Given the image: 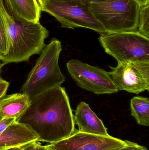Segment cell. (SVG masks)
I'll return each instance as SVG.
<instances>
[{"mask_svg": "<svg viewBox=\"0 0 149 150\" xmlns=\"http://www.w3.org/2000/svg\"><path fill=\"white\" fill-rule=\"evenodd\" d=\"M39 137V142L54 143L70 137L75 122L65 89L52 88L31 100L25 112L17 120Z\"/></svg>", "mask_w": 149, "mask_h": 150, "instance_id": "obj_1", "label": "cell"}, {"mask_svg": "<svg viewBox=\"0 0 149 150\" xmlns=\"http://www.w3.org/2000/svg\"><path fill=\"white\" fill-rule=\"evenodd\" d=\"M0 14L6 29L8 49L1 62L4 64L29 61L34 54H40L45 46L49 32L39 22L33 23L16 19L0 0Z\"/></svg>", "mask_w": 149, "mask_h": 150, "instance_id": "obj_2", "label": "cell"}, {"mask_svg": "<svg viewBox=\"0 0 149 150\" xmlns=\"http://www.w3.org/2000/svg\"><path fill=\"white\" fill-rule=\"evenodd\" d=\"M62 50L61 42L55 38L45 45L22 86L21 93L31 100L48 90L61 86L65 81L59 65Z\"/></svg>", "mask_w": 149, "mask_h": 150, "instance_id": "obj_3", "label": "cell"}, {"mask_svg": "<svg viewBox=\"0 0 149 150\" xmlns=\"http://www.w3.org/2000/svg\"><path fill=\"white\" fill-rule=\"evenodd\" d=\"M89 4L106 33L138 31L140 5L136 0H104Z\"/></svg>", "mask_w": 149, "mask_h": 150, "instance_id": "obj_4", "label": "cell"}, {"mask_svg": "<svg viewBox=\"0 0 149 150\" xmlns=\"http://www.w3.org/2000/svg\"><path fill=\"white\" fill-rule=\"evenodd\" d=\"M89 4L85 0H45L39 5L41 11L53 16L63 28L82 27L100 34L106 33L92 13Z\"/></svg>", "mask_w": 149, "mask_h": 150, "instance_id": "obj_5", "label": "cell"}, {"mask_svg": "<svg viewBox=\"0 0 149 150\" xmlns=\"http://www.w3.org/2000/svg\"><path fill=\"white\" fill-rule=\"evenodd\" d=\"M98 39L105 52L118 63L149 60V39L138 31L103 33Z\"/></svg>", "mask_w": 149, "mask_h": 150, "instance_id": "obj_6", "label": "cell"}, {"mask_svg": "<svg viewBox=\"0 0 149 150\" xmlns=\"http://www.w3.org/2000/svg\"><path fill=\"white\" fill-rule=\"evenodd\" d=\"M67 70L81 89L97 95L111 94L119 91L108 72L78 60H70L66 63Z\"/></svg>", "mask_w": 149, "mask_h": 150, "instance_id": "obj_7", "label": "cell"}, {"mask_svg": "<svg viewBox=\"0 0 149 150\" xmlns=\"http://www.w3.org/2000/svg\"><path fill=\"white\" fill-rule=\"evenodd\" d=\"M108 72L119 91L138 94L149 91V60L118 63Z\"/></svg>", "mask_w": 149, "mask_h": 150, "instance_id": "obj_8", "label": "cell"}, {"mask_svg": "<svg viewBox=\"0 0 149 150\" xmlns=\"http://www.w3.org/2000/svg\"><path fill=\"white\" fill-rule=\"evenodd\" d=\"M126 144V141L110 135H96L76 129L69 137L46 146L54 150H119Z\"/></svg>", "mask_w": 149, "mask_h": 150, "instance_id": "obj_9", "label": "cell"}, {"mask_svg": "<svg viewBox=\"0 0 149 150\" xmlns=\"http://www.w3.org/2000/svg\"><path fill=\"white\" fill-rule=\"evenodd\" d=\"M38 142L39 137L30 128L17 122L10 124L0 133V150L22 147Z\"/></svg>", "mask_w": 149, "mask_h": 150, "instance_id": "obj_10", "label": "cell"}, {"mask_svg": "<svg viewBox=\"0 0 149 150\" xmlns=\"http://www.w3.org/2000/svg\"><path fill=\"white\" fill-rule=\"evenodd\" d=\"M73 116L75 124L78 126L80 132L96 135H109L102 120L87 103L80 102L77 106Z\"/></svg>", "mask_w": 149, "mask_h": 150, "instance_id": "obj_11", "label": "cell"}, {"mask_svg": "<svg viewBox=\"0 0 149 150\" xmlns=\"http://www.w3.org/2000/svg\"><path fill=\"white\" fill-rule=\"evenodd\" d=\"M8 11L17 20L39 22L41 8L37 0H4Z\"/></svg>", "mask_w": 149, "mask_h": 150, "instance_id": "obj_12", "label": "cell"}, {"mask_svg": "<svg viewBox=\"0 0 149 150\" xmlns=\"http://www.w3.org/2000/svg\"><path fill=\"white\" fill-rule=\"evenodd\" d=\"M29 97L22 93L4 95L0 99V113L3 118L17 120L25 112L30 104Z\"/></svg>", "mask_w": 149, "mask_h": 150, "instance_id": "obj_13", "label": "cell"}, {"mask_svg": "<svg viewBox=\"0 0 149 150\" xmlns=\"http://www.w3.org/2000/svg\"><path fill=\"white\" fill-rule=\"evenodd\" d=\"M131 115L138 125L149 126V99L142 96L134 97L130 100Z\"/></svg>", "mask_w": 149, "mask_h": 150, "instance_id": "obj_14", "label": "cell"}, {"mask_svg": "<svg viewBox=\"0 0 149 150\" xmlns=\"http://www.w3.org/2000/svg\"><path fill=\"white\" fill-rule=\"evenodd\" d=\"M138 31L142 35L149 39V4L140 6Z\"/></svg>", "mask_w": 149, "mask_h": 150, "instance_id": "obj_15", "label": "cell"}, {"mask_svg": "<svg viewBox=\"0 0 149 150\" xmlns=\"http://www.w3.org/2000/svg\"><path fill=\"white\" fill-rule=\"evenodd\" d=\"M8 49V41L6 29L0 14V54L1 61L6 55Z\"/></svg>", "mask_w": 149, "mask_h": 150, "instance_id": "obj_16", "label": "cell"}, {"mask_svg": "<svg viewBox=\"0 0 149 150\" xmlns=\"http://www.w3.org/2000/svg\"><path fill=\"white\" fill-rule=\"evenodd\" d=\"M126 141V144L119 150H148L146 147L129 141Z\"/></svg>", "mask_w": 149, "mask_h": 150, "instance_id": "obj_17", "label": "cell"}, {"mask_svg": "<svg viewBox=\"0 0 149 150\" xmlns=\"http://www.w3.org/2000/svg\"><path fill=\"white\" fill-rule=\"evenodd\" d=\"M15 122V118H3L0 120V133L4 131L10 125Z\"/></svg>", "mask_w": 149, "mask_h": 150, "instance_id": "obj_18", "label": "cell"}, {"mask_svg": "<svg viewBox=\"0 0 149 150\" xmlns=\"http://www.w3.org/2000/svg\"><path fill=\"white\" fill-rule=\"evenodd\" d=\"M9 83L5 80L0 82V99L6 95Z\"/></svg>", "mask_w": 149, "mask_h": 150, "instance_id": "obj_19", "label": "cell"}, {"mask_svg": "<svg viewBox=\"0 0 149 150\" xmlns=\"http://www.w3.org/2000/svg\"><path fill=\"white\" fill-rule=\"evenodd\" d=\"M36 142L31 143L24 145L23 146V150H36Z\"/></svg>", "mask_w": 149, "mask_h": 150, "instance_id": "obj_20", "label": "cell"}, {"mask_svg": "<svg viewBox=\"0 0 149 150\" xmlns=\"http://www.w3.org/2000/svg\"><path fill=\"white\" fill-rule=\"evenodd\" d=\"M36 150H45V146H43L41 145V144L39 143L38 142H36Z\"/></svg>", "mask_w": 149, "mask_h": 150, "instance_id": "obj_21", "label": "cell"}, {"mask_svg": "<svg viewBox=\"0 0 149 150\" xmlns=\"http://www.w3.org/2000/svg\"><path fill=\"white\" fill-rule=\"evenodd\" d=\"M140 6H143L149 4V0H136Z\"/></svg>", "mask_w": 149, "mask_h": 150, "instance_id": "obj_22", "label": "cell"}, {"mask_svg": "<svg viewBox=\"0 0 149 150\" xmlns=\"http://www.w3.org/2000/svg\"><path fill=\"white\" fill-rule=\"evenodd\" d=\"M4 65H4L3 63L2 62H0V82H2V81L4 80V79L2 77L1 74L2 68L3 67Z\"/></svg>", "mask_w": 149, "mask_h": 150, "instance_id": "obj_23", "label": "cell"}, {"mask_svg": "<svg viewBox=\"0 0 149 150\" xmlns=\"http://www.w3.org/2000/svg\"><path fill=\"white\" fill-rule=\"evenodd\" d=\"M6 150H23V146L22 147H14V148H10Z\"/></svg>", "mask_w": 149, "mask_h": 150, "instance_id": "obj_24", "label": "cell"}, {"mask_svg": "<svg viewBox=\"0 0 149 150\" xmlns=\"http://www.w3.org/2000/svg\"><path fill=\"white\" fill-rule=\"evenodd\" d=\"M89 2H92L100 1H104V0H85Z\"/></svg>", "mask_w": 149, "mask_h": 150, "instance_id": "obj_25", "label": "cell"}, {"mask_svg": "<svg viewBox=\"0 0 149 150\" xmlns=\"http://www.w3.org/2000/svg\"><path fill=\"white\" fill-rule=\"evenodd\" d=\"M45 150H54L52 149H51V148L47 147L46 146H45Z\"/></svg>", "mask_w": 149, "mask_h": 150, "instance_id": "obj_26", "label": "cell"}, {"mask_svg": "<svg viewBox=\"0 0 149 150\" xmlns=\"http://www.w3.org/2000/svg\"><path fill=\"white\" fill-rule=\"evenodd\" d=\"M45 1V0H38V1L39 4H41V3L43 1Z\"/></svg>", "mask_w": 149, "mask_h": 150, "instance_id": "obj_27", "label": "cell"}, {"mask_svg": "<svg viewBox=\"0 0 149 150\" xmlns=\"http://www.w3.org/2000/svg\"><path fill=\"white\" fill-rule=\"evenodd\" d=\"M3 117H2V116H1V113H0V120H1L2 119H3Z\"/></svg>", "mask_w": 149, "mask_h": 150, "instance_id": "obj_28", "label": "cell"}, {"mask_svg": "<svg viewBox=\"0 0 149 150\" xmlns=\"http://www.w3.org/2000/svg\"><path fill=\"white\" fill-rule=\"evenodd\" d=\"M0 61H1V54H0Z\"/></svg>", "mask_w": 149, "mask_h": 150, "instance_id": "obj_29", "label": "cell"}, {"mask_svg": "<svg viewBox=\"0 0 149 150\" xmlns=\"http://www.w3.org/2000/svg\"><path fill=\"white\" fill-rule=\"evenodd\" d=\"M37 1H38V0H37Z\"/></svg>", "mask_w": 149, "mask_h": 150, "instance_id": "obj_30", "label": "cell"}]
</instances>
